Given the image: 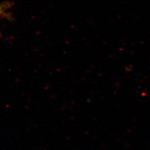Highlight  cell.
<instances>
[{"label":"cell","mask_w":150,"mask_h":150,"mask_svg":"<svg viewBox=\"0 0 150 150\" xmlns=\"http://www.w3.org/2000/svg\"><path fill=\"white\" fill-rule=\"evenodd\" d=\"M3 9H2L1 6H0V15H2V13H3Z\"/></svg>","instance_id":"6da1fadb"}]
</instances>
